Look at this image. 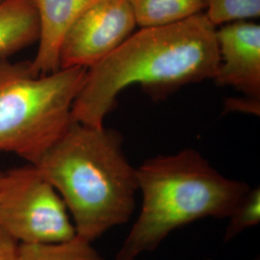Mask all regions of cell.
Wrapping results in <instances>:
<instances>
[{
  "mask_svg": "<svg viewBox=\"0 0 260 260\" xmlns=\"http://www.w3.org/2000/svg\"><path fill=\"white\" fill-rule=\"evenodd\" d=\"M136 169L142 206L115 260H136L196 221L228 218L251 189L224 177L194 149L149 158Z\"/></svg>",
  "mask_w": 260,
  "mask_h": 260,
  "instance_id": "obj_3",
  "label": "cell"
},
{
  "mask_svg": "<svg viewBox=\"0 0 260 260\" xmlns=\"http://www.w3.org/2000/svg\"><path fill=\"white\" fill-rule=\"evenodd\" d=\"M39 19L37 53L30 65L38 75L59 69V52L66 34L85 11L99 0H31Z\"/></svg>",
  "mask_w": 260,
  "mask_h": 260,
  "instance_id": "obj_8",
  "label": "cell"
},
{
  "mask_svg": "<svg viewBox=\"0 0 260 260\" xmlns=\"http://www.w3.org/2000/svg\"><path fill=\"white\" fill-rule=\"evenodd\" d=\"M116 130L73 121L34 164L63 199L76 235L92 242L129 222L139 192Z\"/></svg>",
  "mask_w": 260,
  "mask_h": 260,
  "instance_id": "obj_2",
  "label": "cell"
},
{
  "mask_svg": "<svg viewBox=\"0 0 260 260\" xmlns=\"http://www.w3.org/2000/svg\"><path fill=\"white\" fill-rule=\"evenodd\" d=\"M216 27L205 13L182 21L140 27L110 55L87 70L73 121L101 127L118 95L140 85L162 96L189 84L213 79L219 66Z\"/></svg>",
  "mask_w": 260,
  "mask_h": 260,
  "instance_id": "obj_1",
  "label": "cell"
},
{
  "mask_svg": "<svg viewBox=\"0 0 260 260\" xmlns=\"http://www.w3.org/2000/svg\"><path fill=\"white\" fill-rule=\"evenodd\" d=\"M202 260H212V259H210V258H207V259H202Z\"/></svg>",
  "mask_w": 260,
  "mask_h": 260,
  "instance_id": "obj_17",
  "label": "cell"
},
{
  "mask_svg": "<svg viewBox=\"0 0 260 260\" xmlns=\"http://www.w3.org/2000/svg\"><path fill=\"white\" fill-rule=\"evenodd\" d=\"M19 243L0 226V260H18Z\"/></svg>",
  "mask_w": 260,
  "mask_h": 260,
  "instance_id": "obj_14",
  "label": "cell"
},
{
  "mask_svg": "<svg viewBox=\"0 0 260 260\" xmlns=\"http://www.w3.org/2000/svg\"><path fill=\"white\" fill-rule=\"evenodd\" d=\"M219 66L213 79L248 99H260V25L251 20L216 27Z\"/></svg>",
  "mask_w": 260,
  "mask_h": 260,
  "instance_id": "obj_7",
  "label": "cell"
},
{
  "mask_svg": "<svg viewBox=\"0 0 260 260\" xmlns=\"http://www.w3.org/2000/svg\"><path fill=\"white\" fill-rule=\"evenodd\" d=\"M205 15L215 27L260 16V0H207Z\"/></svg>",
  "mask_w": 260,
  "mask_h": 260,
  "instance_id": "obj_13",
  "label": "cell"
},
{
  "mask_svg": "<svg viewBox=\"0 0 260 260\" xmlns=\"http://www.w3.org/2000/svg\"><path fill=\"white\" fill-rule=\"evenodd\" d=\"M18 260H105L92 245L76 235L59 243H19Z\"/></svg>",
  "mask_w": 260,
  "mask_h": 260,
  "instance_id": "obj_11",
  "label": "cell"
},
{
  "mask_svg": "<svg viewBox=\"0 0 260 260\" xmlns=\"http://www.w3.org/2000/svg\"><path fill=\"white\" fill-rule=\"evenodd\" d=\"M39 19L31 0L0 2V59L37 43Z\"/></svg>",
  "mask_w": 260,
  "mask_h": 260,
  "instance_id": "obj_9",
  "label": "cell"
},
{
  "mask_svg": "<svg viewBox=\"0 0 260 260\" xmlns=\"http://www.w3.org/2000/svg\"><path fill=\"white\" fill-rule=\"evenodd\" d=\"M139 27L167 25L204 13L207 0H130Z\"/></svg>",
  "mask_w": 260,
  "mask_h": 260,
  "instance_id": "obj_10",
  "label": "cell"
},
{
  "mask_svg": "<svg viewBox=\"0 0 260 260\" xmlns=\"http://www.w3.org/2000/svg\"><path fill=\"white\" fill-rule=\"evenodd\" d=\"M86 74L84 68H60L38 75L30 61L0 59V152L34 165L73 123Z\"/></svg>",
  "mask_w": 260,
  "mask_h": 260,
  "instance_id": "obj_4",
  "label": "cell"
},
{
  "mask_svg": "<svg viewBox=\"0 0 260 260\" xmlns=\"http://www.w3.org/2000/svg\"><path fill=\"white\" fill-rule=\"evenodd\" d=\"M2 175H3V173H0V181H1V178H2Z\"/></svg>",
  "mask_w": 260,
  "mask_h": 260,
  "instance_id": "obj_15",
  "label": "cell"
},
{
  "mask_svg": "<svg viewBox=\"0 0 260 260\" xmlns=\"http://www.w3.org/2000/svg\"><path fill=\"white\" fill-rule=\"evenodd\" d=\"M136 26L130 0H99L66 34L59 52V69L92 68L121 47Z\"/></svg>",
  "mask_w": 260,
  "mask_h": 260,
  "instance_id": "obj_6",
  "label": "cell"
},
{
  "mask_svg": "<svg viewBox=\"0 0 260 260\" xmlns=\"http://www.w3.org/2000/svg\"><path fill=\"white\" fill-rule=\"evenodd\" d=\"M252 260H260V259H259V257H258V256H257V257H255V258H254V259H252Z\"/></svg>",
  "mask_w": 260,
  "mask_h": 260,
  "instance_id": "obj_16",
  "label": "cell"
},
{
  "mask_svg": "<svg viewBox=\"0 0 260 260\" xmlns=\"http://www.w3.org/2000/svg\"><path fill=\"white\" fill-rule=\"evenodd\" d=\"M0 226L18 243H59L76 236L63 199L32 164L2 175Z\"/></svg>",
  "mask_w": 260,
  "mask_h": 260,
  "instance_id": "obj_5",
  "label": "cell"
},
{
  "mask_svg": "<svg viewBox=\"0 0 260 260\" xmlns=\"http://www.w3.org/2000/svg\"><path fill=\"white\" fill-rule=\"evenodd\" d=\"M229 223L223 233V242L230 243L241 233L260 223V189H250L233 207L228 217Z\"/></svg>",
  "mask_w": 260,
  "mask_h": 260,
  "instance_id": "obj_12",
  "label": "cell"
},
{
  "mask_svg": "<svg viewBox=\"0 0 260 260\" xmlns=\"http://www.w3.org/2000/svg\"><path fill=\"white\" fill-rule=\"evenodd\" d=\"M2 1H4V0H0V2H2Z\"/></svg>",
  "mask_w": 260,
  "mask_h": 260,
  "instance_id": "obj_18",
  "label": "cell"
}]
</instances>
